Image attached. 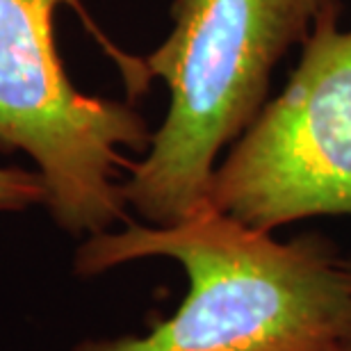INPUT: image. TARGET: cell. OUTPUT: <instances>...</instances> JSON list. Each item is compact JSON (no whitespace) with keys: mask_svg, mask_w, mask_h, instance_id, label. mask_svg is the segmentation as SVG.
Masks as SVG:
<instances>
[{"mask_svg":"<svg viewBox=\"0 0 351 351\" xmlns=\"http://www.w3.org/2000/svg\"><path fill=\"white\" fill-rule=\"evenodd\" d=\"M146 258L182 267L189 287L178 311L144 335L71 351H322L351 338V269L319 233L280 242L208 201L169 226L128 219L85 237L73 271L101 276Z\"/></svg>","mask_w":351,"mask_h":351,"instance_id":"1","label":"cell"},{"mask_svg":"<svg viewBox=\"0 0 351 351\" xmlns=\"http://www.w3.org/2000/svg\"><path fill=\"white\" fill-rule=\"evenodd\" d=\"M340 0H173V30L142 62L130 87L160 78L169 110L146 158L121 180L125 206L146 223L169 226L208 203L219 153L261 114L271 71Z\"/></svg>","mask_w":351,"mask_h":351,"instance_id":"2","label":"cell"},{"mask_svg":"<svg viewBox=\"0 0 351 351\" xmlns=\"http://www.w3.org/2000/svg\"><path fill=\"white\" fill-rule=\"evenodd\" d=\"M78 0H0V149L23 151L46 185L51 219L69 235L125 223L121 149L153 132L128 103L73 87L55 46V12Z\"/></svg>","mask_w":351,"mask_h":351,"instance_id":"3","label":"cell"},{"mask_svg":"<svg viewBox=\"0 0 351 351\" xmlns=\"http://www.w3.org/2000/svg\"><path fill=\"white\" fill-rule=\"evenodd\" d=\"M326 7L301 44L285 89L230 144L208 201L274 230L311 217H351V30Z\"/></svg>","mask_w":351,"mask_h":351,"instance_id":"4","label":"cell"},{"mask_svg":"<svg viewBox=\"0 0 351 351\" xmlns=\"http://www.w3.org/2000/svg\"><path fill=\"white\" fill-rule=\"evenodd\" d=\"M46 206V185L39 171L0 167V213H21Z\"/></svg>","mask_w":351,"mask_h":351,"instance_id":"5","label":"cell"},{"mask_svg":"<svg viewBox=\"0 0 351 351\" xmlns=\"http://www.w3.org/2000/svg\"><path fill=\"white\" fill-rule=\"evenodd\" d=\"M322 351H351V338H345V340L335 342V345L322 349Z\"/></svg>","mask_w":351,"mask_h":351,"instance_id":"6","label":"cell"},{"mask_svg":"<svg viewBox=\"0 0 351 351\" xmlns=\"http://www.w3.org/2000/svg\"><path fill=\"white\" fill-rule=\"evenodd\" d=\"M347 265H349V269H351V258H347Z\"/></svg>","mask_w":351,"mask_h":351,"instance_id":"7","label":"cell"}]
</instances>
